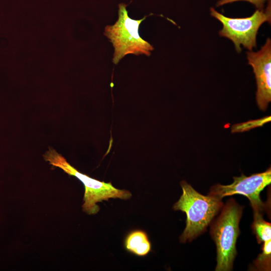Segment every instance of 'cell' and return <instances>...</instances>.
Returning <instances> with one entry per match:
<instances>
[{
    "label": "cell",
    "mask_w": 271,
    "mask_h": 271,
    "mask_svg": "<svg viewBox=\"0 0 271 271\" xmlns=\"http://www.w3.org/2000/svg\"><path fill=\"white\" fill-rule=\"evenodd\" d=\"M182 194L173 209L186 213V227L180 236L181 242L190 241L206 230L214 217L222 209L221 199L208 195L204 196L196 191L185 181L180 183Z\"/></svg>",
    "instance_id": "6da1fadb"
},
{
    "label": "cell",
    "mask_w": 271,
    "mask_h": 271,
    "mask_svg": "<svg viewBox=\"0 0 271 271\" xmlns=\"http://www.w3.org/2000/svg\"><path fill=\"white\" fill-rule=\"evenodd\" d=\"M242 210V206L231 198L211 223L210 234L216 246V271H228L232 268L237 254L236 243L240 232L239 223Z\"/></svg>",
    "instance_id": "7a4b0ae2"
},
{
    "label": "cell",
    "mask_w": 271,
    "mask_h": 271,
    "mask_svg": "<svg viewBox=\"0 0 271 271\" xmlns=\"http://www.w3.org/2000/svg\"><path fill=\"white\" fill-rule=\"evenodd\" d=\"M126 7L123 3L118 5L117 20L113 25L106 26L103 33L114 48L112 62L114 64L128 54L149 56L154 49L139 33L140 24L147 16L139 20L132 19L128 16Z\"/></svg>",
    "instance_id": "3957f363"
},
{
    "label": "cell",
    "mask_w": 271,
    "mask_h": 271,
    "mask_svg": "<svg viewBox=\"0 0 271 271\" xmlns=\"http://www.w3.org/2000/svg\"><path fill=\"white\" fill-rule=\"evenodd\" d=\"M44 158L50 165L62 169L67 174L76 177L82 182L85 192L82 207L83 211L88 214H95L98 212L100 210L99 206L97 205L98 202L108 201L110 198L126 200L132 196L128 190L116 188L111 182L100 181L80 173L53 148H50L46 152Z\"/></svg>",
    "instance_id": "277c9868"
},
{
    "label": "cell",
    "mask_w": 271,
    "mask_h": 271,
    "mask_svg": "<svg viewBox=\"0 0 271 271\" xmlns=\"http://www.w3.org/2000/svg\"><path fill=\"white\" fill-rule=\"evenodd\" d=\"M211 15L222 23L223 28L219 35L230 39L234 44L236 51H241L240 45L249 51L256 47V36L261 25L271 22L270 1L265 9L256 10L250 17L232 18L225 16L214 8L210 9Z\"/></svg>",
    "instance_id": "5b68a950"
},
{
    "label": "cell",
    "mask_w": 271,
    "mask_h": 271,
    "mask_svg": "<svg viewBox=\"0 0 271 271\" xmlns=\"http://www.w3.org/2000/svg\"><path fill=\"white\" fill-rule=\"evenodd\" d=\"M233 182L227 185L216 184L212 186L208 195L219 199L234 194H241L250 201L253 213H260L264 210L265 205L260 198L262 190L271 183V169L265 171L246 176L243 174L234 177Z\"/></svg>",
    "instance_id": "8992f818"
},
{
    "label": "cell",
    "mask_w": 271,
    "mask_h": 271,
    "mask_svg": "<svg viewBox=\"0 0 271 271\" xmlns=\"http://www.w3.org/2000/svg\"><path fill=\"white\" fill-rule=\"evenodd\" d=\"M246 54L248 63L253 69L256 79L257 104L264 111L271 101L270 39L267 38L258 51H249Z\"/></svg>",
    "instance_id": "52a82bcc"
},
{
    "label": "cell",
    "mask_w": 271,
    "mask_h": 271,
    "mask_svg": "<svg viewBox=\"0 0 271 271\" xmlns=\"http://www.w3.org/2000/svg\"><path fill=\"white\" fill-rule=\"evenodd\" d=\"M127 251L139 256L147 255L151 250V243L147 233L142 230H134L129 232L124 240Z\"/></svg>",
    "instance_id": "ba28073f"
},
{
    "label": "cell",
    "mask_w": 271,
    "mask_h": 271,
    "mask_svg": "<svg viewBox=\"0 0 271 271\" xmlns=\"http://www.w3.org/2000/svg\"><path fill=\"white\" fill-rule=\"evenodd\" d=\"M252 229L258 243L271 240V225L265 221L260 213H253Z\"/></svg>",
    "instance_id": "9c48e42d"
},
{
    "label": "cell",
    "mask_w": 271,
    "mask_h": 271,
    "mask_svg": "<svg viewBox=\"0 0 271 271\" xmlns=\"http://www.w3.org/2000/svg\"><path fill=\"white\" fill-rule=\"evenodd\" d=\"M262 252L254 260L253 264L259 270H270L271 240L263 242Z\"/></svg>",
    "instance_id": "30bf717a"
},
{
    "label": "cell",
    "mask_w": 271,
    "mask_h": 271,
    "mask_svg": "<svg viewBox=\"0 0 271 271\" xmlns=\"http://www.w3.org/2000/svg\"><path fill=\"white\" fill-rule=\"evenodd\" d=\"M240 1L248 2L253 5L257 9L261 10L263 9L265 3L269 0H219L217 2L216 6L218 7L227 4Z\"/></svg>",
    "instance_id": "8fae6325"
}]
</instances>
